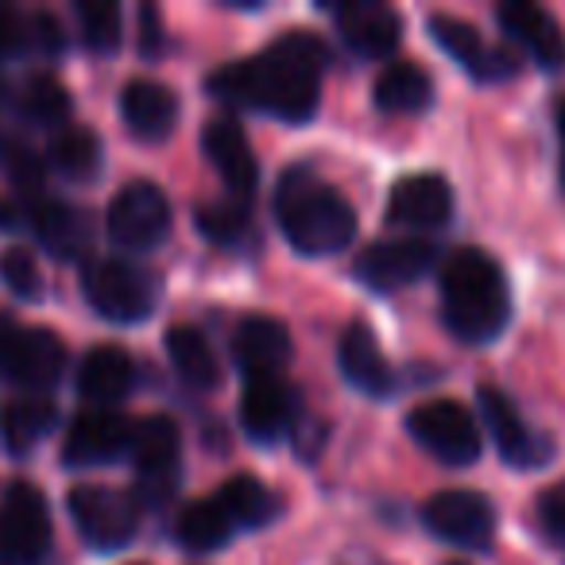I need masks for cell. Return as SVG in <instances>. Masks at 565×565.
Here are the masks:
<instances>
[{
    "label": "cell",
    "mask_w": 565,
    "mask_h": 565,
    "mask_svg": "<svg viewBox=\"0 0 565 565\" xmlns=\"http://www.w3.org/2000/svg\"><path fill=\"white\" fill-rule=\"evenodd\" d=\"M132 434L136 423L117 415L113 407L86 411L71 423L63 441V461L71 469H94V465H109L117 457L132 454Z\"/></svg>",
    "instance_id": "7c38bea8"
},
{
    "label": "cell",
    "mask_w": 565,
    "mask_h": 565,
    "mask_svg": "<svg viewBox=\"0 0 565 565\" xmlns=\"http://www.w3.org/2000/svg\"><path fill=\"white\" fill-rule=\"evenodd\" d=\"M51 163L66 174V179H89L102 167V143L89 128L66 125L63 132H55L51 140Z\"/></svg>",
    "instance_id": "4dcf8cb0"
},
{
    "label": "cell",
    "mask_w": 565,
    "mask_h": 565,
    "mask_svg": "<svg viewBox=\"0 0 565 565\" xmlns=\"http://www.w3.org/2000/svg\"><path fill=\"white\" fill-rule=\"evenodd\" d=\"M202 151L210 159V167L221 174L236 202H248L259 186V163L252 156V143L244 136V128L233 117H210L202 128Z\"/></svg>",
    "instance_id": "9a60e30c"
},
{
    "label": "cell",
    "mask_w": 565,
    "mask_h": 565,
    "mask_svg": "<svg viewBox=\"0 0 565 565\" xmlns=\"http://www.w3.org/2000/svg\"><path fill=\"white\" fill-rule=\"evenodd\" d=\"M71 515L94 550H120L140 531V500L117 488L78 484L71 492Z\"/></svg>",
    "instance_id": "ba28073f"
},
{
    "label": "cell",
    "mask_w": 565,
    "mask_h": 565,
    "mask_svg": "<svg viewBox=\"0 0 565 565\" xmlns=\"http://www.w3.org/2000/svg\"><path fill=\"white\" fill-rule=\"evenodd\" d=\"M213 500L225 508V515L233 519V526H267L279 515V500L271 495V488L256 477H233L213 492Z\"/></svg>",
    "instance_id": "f1b7e54d"
},
{
    "label": "cell",
    "mask_w": 565,
    "mask_h": 565,
    "mask_svg": "<svg viewBox=\"0 0 565 565\" xmlns=\"http://www.w3.org/2000/svg\"><path fill=\"white\" fill-rule=\"evenodd\" d=\"M275 217L302 256H333L356 236V210L307 167H291L279 179Z\"/></svg>",
    "instance_id": "3957f363"
},
{
    "label": "cell",
    "mask_w": 565,
    "mask_h": 565,
    "mask_svg": "<svg viewBox=\"0 0 565 565\" xmlns=\"http://www.w3.org/2000/svg\"><path fill=\"white\" fill-rule=\"evenodd\" d=\"M557 132H562V143H565V102L557 105ZM562 190H565V151H562Z\"/></svg>",
    "instance_id": "ab89813d"
},
{
    "label": "cell",
    "mask_w": 565,
    "mask_h": 565,
    "mask_svg": "<svg viewBox=\"0 0 565 565\" xmlns=\"http://www.w3.org/2000/svg\"><path fill=\"white\" fill-rule=\"evenodd\" d=\"M0 282L9 287L17 299H40L43 295V271L40 259L32 256L28 248H9L0 252Z\"/></svg>",
    "instance_id": "e575fe53"
},
{
    "label": "cell",
    "mask_w": 565,
    "mask_h": 565,
    "mask_svg": "<svg viewBox=\"0 0 565 565\" xmlns=\"http://www.w3.org/2000/svg\"><path fill=\"white\" fill-rule=\"evenodd\" d=\"M32 225L40 244L58 259H74L89 248V217L86 210L66 202H40L32 210Z\"/></svg>",
    "instance_id": "d4e9b609"
},
{
    "label": "cell",
    "mask_w": 565,
    "mask_h": 565,
    "mask_svg": "<svg viewBox=\"0 0 565 565\" xmlns=\"http://www.w3.org/2000/svg\"><path fill=\"white\" fill-rule=\"evenodd\" d=\"M438 264V248L430 241H380L356 256L353 271L364 287L372 291H395L407 282L423 279L430 267Z\"/></svg>",
    "instance_id": "5bb4252c"
},
{
    "label": "cell",
    "mask_w": 565,
    "mask_h": 565,
    "mask_svg": "<svg viewBox=\"0 0 565 565\" xmlns=\"http://www.w3.org/2000/svg\"><path fill=\"white\" fill-rule=\"evenodd\" d=\"M426 28H430L434 43H438L454 63H461L472 78H480V82L515 78V71H519L515 55H511V51H500V47H488V43L480 40L477 28L465 24V20L449 17V12H438V17H430Z\"/></svg>",
    "instance_id": "2e32d148"
},
{
    "label": "cell",
    "mask_w": 565,
    "mask_h": 565,
    "mask_svg": "<svg viewBox=\"0 0 565 565\" xmlns=\"http://www.w3.org/2000/svg\"><path fill=\"white\" fill-rule=\"evenodd\" d=\"M58 426V407L40 395H24V399H12L9 407L0 411V434H4V446L12 454H32L47 434H55Z\"/></svg>",
    "instance_id": "484cf974"
},
{
    "label": "cell",
    "mask_w": 565,
    "mask_h": 565,
    "mask_svg": "<svg viewBox=\"0 0 565 565\" xmlns=\"http://www.w3.org/2000/svg\"><path fill=\"white\" fill-rule=\"evenodd\" d=\"M51 550V508L28 480L0 495V565H40Z\"/></svg>",
    "instance_id": "277c9868"
},
{
    "label": "cell",
    "mask_w": 565,
    "mask_h": 565,
    "mask_svg": "<svg viewBox=\"0 0 565 565\" xmlns=\"http://www.w3.org/2000/svg\"><path fill=\"white\" fill-rule=\"evenodd\" d=\"M179 542L194 554H210V550H221L228 539H233V519L225 515L217 500H198L190 508H182L179 526H174Z\"/></svg>",
    "instance_id": "f546056e"
},
{
    "label": "cell",
    "mask_w": 565,
    "mask_h": 565,
    "mask_svg": "<svg viewBox=\"0 0 565 565\" xmlns=\"http://www.w3.org/2000/svg\"><path fill=\"white\" fill-rule=\"evenodd\" d=\"M454 217V190L441 174H411L392 186L387 221L403 228H438Z\"/></svg>",
    "instance_id": "d6986e66"
},
{
    "label": "cell",
    "mask_w": 565,
    "mask_h": 565,
    "mask_svg": "<svg viewBox=\"0 0 565 565\" xmlns=\"http://www.w3.org/2000/svg\"><path fill=\"white\" fill-rule=\"evenodd\" d=\"M113 244L128 252H148L171 233V202L156 182H128L105 217Z\"/></svg>",
    "instance_id": "9c48e42d"
},
{
    "label": "cell",
    "mask_w": 565,
    "mask_h": 565,
    "mask_svg": "<svg viewBox=\"0 0 565 565\" xmlns=\"http://www.w3.org/2000/svg\"><path fill=\"white\" fill-rule=\"evenodd\" d=\"M333 12V24H338V35L356 51L361 58H384L399 47V12L380 4V0H345Z\"/></svg>",
    "instance_id": "e0dca14e"
},
{
    "label": "cell",
    "mask_w": 565,
    "mask_h": 565,
    "mask_svg": "<svg viewBox=\"0 0 565 565\" xmlns=\"http://www.w3.org/2000/svg\"><path fill=\"white\" fill-rule=\"evenodd\" d=\"M20 113L28 120H35V125H55V120H63L71 113V94H66V86L58 78L40 74L20 94Z\"/></svg>",
    "instance_id": "d6a6232c"
},
{
    "label": "cell",
    "mask_w": 565,
    "mask_h": 565,
    "mask_svg": "<svg viewBox=\"0 0 565 565\" xmlns=\"http://www.w3.org/2000/svg\"><path fill=\"white\" fill-rule=\"evenodd\" d=\"M82 295L109 322H143L156 310V279L125 259H94L82 271Z\"/></svg>",
    "instance_id": "5b68a950"
},
{
    "label": "cell",
    "mask_w": 565,
    "mask_h": 565,
    "mask_svg": "<svg viewBox=\"0 0 565 565\" xmlns=\"http://www.w3.org/2000/svg\"><path fill=\"white\" fill-rule=\"evenodd\" d=\"M66 369V349L55 330L20 326L0 315V380L20 387H51Z\"/></svg>",
    "instance_id": "8992f818"
},
{
    "label": "cell",
    "mask_w": 565,
    "mask_h": 565,
    "mask_svg": "<svg viewBox=\"0 0 565 565\" xmlns=\"http://www.w3.org/2000/svg\"><path fill=\"white\" fill-rule=\"evenodd\" d=\"M372 102L384 113H423L434 102V82L418 63H392L372 86Z\"/></svg>",
    "instance_id": "4316f807"
},
{
    "label": "cell",
    "mask_w": 565,
    "mask_h": 565,
    "mask_svg": "<svg viewBox=\"0 0 565 565\" xmlns=\"http://www.w3.org/2000/svg\"><path fill=\"white\" fill-rule=\"evenodd\" d=\"M28 47L47 51V55L63 47V32H58L55 17H47V12H35V17H28Z\"/></svg>",
    "instance_id": "74e56055"
},
{
    "label": "cell",
    "mask_w": 565,
    "mask_h": 565,
    "mask_svg": "<svg viewBox=\"0 0 565 565\" xmlns=\"http://www.w3.org/2000/svg\"><path fill=\"white\" fill-rule=\"evenodd\" d=\"M539 519H542V526H546L550 539L565 542V480H557V484H550L546 492H542Z\"/></svg>",
    "instance_id": "d590c367"
},
{
    "label": "cell",
    "mask_w": 565,
    "mask_h": 565,
    "mask_svg": "<svg viewBox=\"0 0 565 565\" xmlns=\"http://www.w3.org/2000/svg\"><path fill=\"white\" fill-rule=\"evenodd\" d=\"M233 356L241 372H248V380L275 376L282 364L291 361V333L279 318L248 315L233 330Z\"/></svg>",
    "instance_id": "44dd1931"
},
{
    "label": "cell",
    "mask_w": 565,
    "mask_h": 565,
    "mask_svg": "<svg viewBox=\"0 0 565 565\" xmlns=\"http://www.w3.org/2000/svg\"><path fill=\"white\" fill-rule=\"evenodd\" d=\"M24 47H28V17H20L9 4H0V58L17 55Z\"/></svg>",
    "instance_id": "8d00e7d4"
},
{
    "label": "cell",
    "mask_w": 565,
    "mask_h": 565,
    "mask_svg": "<svg viewBox=\"0 0 565 565\" xmlns=\"http://www.w3.org/2000/svg\"><path fill=\"white\" fill-rule=\"evenodd\" d=\"M330 51L318 35L287 32L267 51L210 74V94L241 109H259L287 125H307L318 113V78H322Z\"/></svg>",
    "instance_id": "6da1fadb"
},
{
    "label": "cell",
    "mask_w": 565,
    "mask_h": 565,
    "mask_svg": "<svg viewBox=\"0 0 565 565\" xmlns=\"http://www.w3.org/2000/svg\"><path fill=\"white\" fill-rule=\"evenodd\" d=\"M495 20L542 71H562L565 66V32L546 9H539L531 0H503L495 9Z\"/></svg>",
    "instance_id": "ac0fdd59"
},
{
    "label": "cell",
    "mask_w": 565,
    "mask_h": 565,
    "mask_svg": "<svg viewBox=\"0 0 565 565\" xmlns=\"http://www.w3.org/2000/svg\"><path fill=\"white\" fill-rule=\"evenodd\" d=\"M12 182L28 194L43 186V163L28 148H17V156H12Z\"/></svg>",
    "instance_id": "f35d334b"
},
{
    "label": "cell",
    "mask_w": 565,
    "mask_h": 565,
    "mask_svg": "<svg viewBox=\"0 0 565 565\" xmlns=\"http://www.w3.org/2000/svg\"><path fill=\"white\" fill-rule=\"evenodd\" d=\"M423 523L441 542H454L461 550H484L495 534V508L480 492L449 488L423 503Z\"/></svg>",
    "instance_id": "30bf717a"
},
{
    "label": "cell",
    "mask_w": 565,
    "mask_h": 565,
    "mask_svg": "<svg viewBox=\"0 0 565 565\" xmlns=\"http://www.w3.org/2000/svg\"><path fill=\"white\" fill-rule=\"evenodd\" d=\"M132 356L117 345H97L94 353H86L78 369V392L82 399L97 403V407H109V403L125 399L132 392Z\"/></svg>",
    "instance_id": "cb8c5ba5"
},
{
    "label": "cell",
    "mask_w": 565,
    "mask_h": 565,
    "mask_svg": "<svg viewBox=\"0 0 565 565\" xmlns=\"http://www.w3.org/2000/svg\"><path fill=\"white\" fill-rule=\"evenodd\" d=\"M179 454H182V434L167 415H151L136 423L132 434V461L140 472V500L163 503L174 492L179 480Z\"/></svg>",
    "instance_id": "8fae6325"
},
{
    "label": "cell",
    "mask_w": 565,
    "mask_h": 565,
    "mask_svg": "<svg viewBox=\"0 0 565 565\" xmlns=\"http://www.w3.org/2000/svg\"><path fill=\"white\" fill-rule=\"evenodd\" d=\"M477 399H480V415L488 423V434H492L495 449H500V457L511 469H539V465H546L554 457V446L519 418L515 403L500 387L484 384L477 392Z\"/></svg>",
    "instance_id": "4fadbf2b"
},
{
    "label": "cell",
    "mask_w": 565,
    "mask_h": 565,
    "mask_svg": "<svg viewBox=\"0 0 565 565\" xmlns=\"http://www.w3.org/2000/svg\"><path fill=\"white\" fill-rule=\"evenodd\" d=\"M407 434L449 469H465L480 457V430L457 399L418 403L407 415Z\"/></svg>",
    "instance_id": "52a82bcc"
},
{
    "label": "cell",
    "mask_w": 565,
    "mask_h": 565,
    "mask_svg": "<svg viewBox=\"0 0 565 565\" xmlns=\"http://www.w3.org/2000/svg\"><path fill=\"white\" fill-rule=\"evenodd\" d=\"M299 415V392L279 376L248 380L241 395V423L256 441H275L295 426Z\"/></svg>",
    "instance_id": "ffe728a7"
},
{
    "label": "cell",
    "mask_w": 565,
    "mask_h": 565,
    "mask_svg": "<svg viewBox=\"0 0 565 565\" xmlns=\"http://www.w3.org/2000/svg\"><path fill=\"white\" fill-rule=\"evenodd\" d=\"M449 565H465V562H449Z\"/></svg>",
    "instance_id": "60d3db41"
},
{
    "label": "cell",
    "mask_w": 565,
    "mask_h": 565,
    "mask_svg": "<svg viewBox=\"0 0 565 565\" xmlns=\"http://www.w3.org/2000/svg\"><path fill=\"white\" fill-rule=\"evenodd\" d=\"M78 24H82V43L89 51H109L120 47L125 40V20H120V9L113 0H78Z\"/></svg>",
    "instance_id": "1f68e13d"
},
{
    "label": "cell",
    "mask_w": 565,
    "mask_h": 565,
    "mask_svg": "<svg viewBox=\"0 0 565 565\" xmlns=\"http://www.w3.org/2000/svg\"><path fill=\"white\" fill-rule=\"evenodd\" d=\"M198 228L213 244H241L248 236V202H205L198 210Z\"/></svg>",
    "instance_id": "836d02e7"
},
{
    "label": "cell",
    "mask_w": 565,
    "mask_h": 565,
    "mask_svg": "<svg viewBox=\"0 0 565 565\" xmlns=\"http://www.w3.org/2000/svg\"><path fill=\"white\" fill-rule=\"evenodd\" d=\"M120 117H125L128 132L140 140H167L179 120V97L163 82L136 78L120 94Z\"/></svg>",
    "instance_id": "603a6c76"
},
{
    "label": "cell",
    "mask_w": 565,
    "mask_h": 565,
    "mask_svg": "<svg viewBox=\"0 0 565 565\" xmlns=\"http://www.w3.org/2000/svg\"><path fill=\"white\" fill-rule=\"evenodd\" d=\"M441 315L457 341L488 345L511 318V291L500 264L480 248H461L441 267Z\"/></svg>",
    "instance_id": "7a4b0ae2"
},
{
    "label": "cell",
    "mask_w": 565,
    "mask_h": 565,
    "mask_svg": "<svg viewBox=\"0 0 565 565\" xmlns=\"http://www.w3.org/2000/svg\"><path fill=\"white\" fill-rule=\"evenodd\" d=\"M338 364L341 376L356 387V392L372 395V399H384L395 387V372L387 364L384 349L376 345V333L369 330V322H349L341 333L338 345Z\"/></svg>",
    "instance_id": "7402d4cb"
},
{
    "label": "cell",
    "mask_w": 565,
    "mask_h": 565,
    "mask_svg": "<svg viewBox=\"0 0 565 565\" xmlns=\"http://www.w3.org/2000/svg\"><path fill=\"white\" fill-rule=\"evenodd\" d=\"M167 356H171L174 372H179L190 387H198V392L217 387V380H221L217 356H213L202 330H194V326H171V330H167Z\"/></svg>",
    "instance_id": "83f0119b"
}]
</instances>
